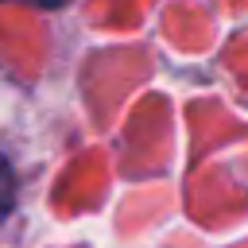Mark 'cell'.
<instances>
[{"label":"cell","mask_w":248,"mask_h":248,"mask_svg":"<svg viewBox=\"0 0 248 248\" xmlns=\"http://www.w3.org/2000/svg\"><path fill=\"white\" fill-rule=\"evenodd\" d=\"M12 205H16V174H12L8 159L0 155V221L12 213Z\"/></svg>","instance_id":"cell-1"},{"label":"cell","mask_w":248,"mask_h":248,"mask_svg":"<svg viewBox=\"0 0 248 248\" xmlns=\"http://www.w3.org/2000/svg\"><path fill=\"white\" fill-rule=\"evenodd\" d=\"M19 4H35V8H62L66 0H19Z\"/></svg>","instance_id":"cell-2"}]
</instances>
